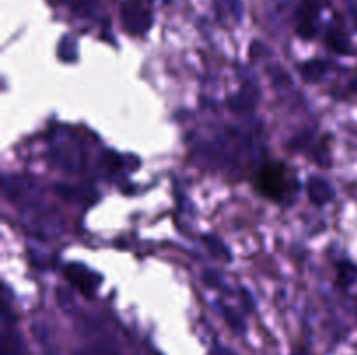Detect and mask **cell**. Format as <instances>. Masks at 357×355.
<instances>
[{
	"instance_id": "6da1fadb",
	"label": "cell",
	"mask_w": 357,
	"mask_h": 355,
	"mask_svg": "<svg viewBox=\"0 0 357 355\" xmlns=\"http://www.w3.org/2000/svg\"><path fill=\"white\" fill-rule=\"evenodd\" d=\"M257 187L265 197L282 200L286 194H289V180L284 166L281 162L268 164L258 173Z\"/></svg>"
},
{
	"instance_id": "7a4b0ae2",
	"label": "cell",
	"mask_w": 357,
	"mask_h": 355,
	"mask_svg": "<svg viewBox=\"0 0 357 355\" xmlns=\"http://www.w3.org/2000/svg\"><path fill=\"white\" fill-rule=\"evenodd\" d=\"M122 14H124V23L128 24V26L138 28L142 26V24L149 23V13H146L139 3H126L124 9H122Z\"/></svg>"
},
{
	"instance_id": "3957f363",
	"label": "cell",
	"mask_w": 357,
	"mask_h": 355,
	"mask_svg": "<svg viewBox=\"0 0 357 355\" xmlns=\"http://www.w3.org/2000/svg\"><path fill=\"white\" fill-rule=\"evenodd\" d=\"M213 355H230V354L227 350H215L213 352Z\"/></svg>"
},
{
	"instance_id": "277c9868",
	"label": "cell",
	"mask_w": 357,
	"mask_h": 355,
	"mask_svg": "<svg viewBox=\"0 0 357 355\" xmlns=\"http://www.w3.org/2000/svg\"><path fill=\"white\" fill-rule=\"evenodd\" d=\"M68 2H72V3H75V2H82V0H68Z\"/></svg>"
},
{
	"instance_id": "5b68a950",
	"label": "cell",
	"mask_w": 357,
	"mask_h": 355,
	"mask_svg": "<svg viewBox=\"0 0 357 355\" xmlns=\"http://www.w3.org/2000/svg\"><path fill=\"white\" fill-rule=\"evenodd\" d=\"M91 355H105V354H91Z\"/></svg>"
}]
</instances>
